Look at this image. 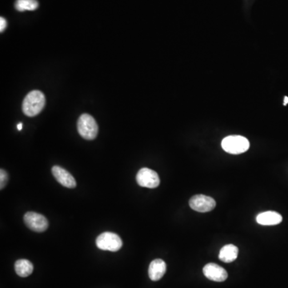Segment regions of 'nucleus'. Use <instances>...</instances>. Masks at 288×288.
Wrapping results in <instances>:
<instances>
[{
    "label": "nucleus",
    "mask_w": 288,
    "mask_h": 288,
    "mask_svg": "<svg viewBox=\"0 0 288 288\" xmlns=\"http://www.w3.org/2000/svg\"><path fill=\"white\" fill-rule=\"evenodd\" d=\"M46 103L44 94L42 91L35 90L27 94L22 102L23 113L29 117H34L42 111Z\"/></svg>",
    "instance_id": "nucleus-1"
},
{
    "label": "nucleus",
    "mask_w": 288,
    "mask_h": 288,
    "mask_svg": "<svg viewBox=\"0 0 288 288\" xmlns=\"http://www.w3.org/2000/svg\"><path fill=\"white\" fill-rule=\"evenodd\" d=\"M224 151L232 155L244 153L250 147V143L247 138L241 135H229L222 141Z\"/></svg>",
    "instance_id": "nucleus-2"
},
{
    "label": "nucleus",
    "mask_w": 288,
    "mask_h": 288,
    "mask_svg": "<svg viewBox=\"0 0 288 288\" xmlns=\"http://www.w3.org/2000/svg\"><path fill=\"white\" fill-rule=\"evenodd\" d=\"M77 128L80 135L86 140H95L99 131L96 120L89 114H82L79 118Z\"/></svg>",
    "instance_id": "nucleus-3"
},
{
    "label": "nucleus",
    "mask_w": 288,
    "mask_h": 288,
    "mask_svg": "<svg viewBox=\"0 0 288 288\" xmlns=\"http://www.w3.org/2000/svg\"><path fill=\"white\" fill-rule=\"evenodd\" d=\"M98 248L103 250L118 251L123 246L122 240L120 236L113 232H103L96 239Z\"/></svg>",
    "instance_id": "nucleus-4"
},
{
    "label": "nucleus",
    "mask_w": 288,
    "mask_h": 288,
    "mask_svg": "<svg viewBox=\"0 0 288 288\" xmlns=\"http://www.w3.org/2000/svg\"><path fill=\"white\" fill-rule=\"evenodd\" d=\"M23 220L27 227L36 232H43L48 228V220L47 218L39 213L28 211L25 214Z\"/></svg>",
    "instance_id": "nucleus-5"
},
{
    "label": "nucleus",
    "mask_w": 288,
    "mask_h": 288,
    "mask_svg": "<svg viewBox=\"0 0 288 288\" xmlns=\"http://www.w3.org/2000/svg\"><path fill=\"white\" fill-rule=\"evenodd\" d=\"M136 181L140 186L147 188H156L160 184L157 173L146 167L140 169L136 175Z\"/></svg>",
    "instance_id": "nucleus-6"
},
{
    "label": "nucleus",
    "mask_w": 288,
    "mask_h": 288,
    "mask_svg": "<svg viewBox=\"0 0 288 288\" xmlns=\"http://www.w3.org/2000/svg\"><path fill=\"white\" fill-rule=\"evenodd\" d=\"M189 205L194 211L205 213L212 211L216 206V202L213 198L206 195H197L191 198Z\"/></svg>",
    "instance_id": "nucleus-7"
},
{
    "label": "nucleus",
    "mask_w": 288,
    "mask_h": 288,
    "mask_svg": "<svg viewBox=\"0 0 288 288\" xmlns=\"http://www.w3.org/2000/svg\"><path fill=\"white\" fill-rule=\"evenodd\" d=\"M51 172L54 177L61 185L67 188H75L76 182L75 178L71 175V173L60 166H54L51 169Z\"/></svg>",
    "instance_id": "nucleus-8"
},
{
    "label": "nucleus",
    "mask_w": 288,
    "mask_h": 288,
    "mask_svg": "<svg viewBox=\"0 0 288 288\" xmlns=\"http://www.w3.org/2000/svg\"><path fill=\"white\" fill-rule=\"evenodd\" d=\"M203 270H204V275L212 281L224 282L228 277L227 272L225 269L219 266L218 264H213V263L206 264Z\"/></svg>",
    "instance_id": "nucleus-9"
},
{
    "label": "nucleus",
    "mask_w": 288,
    "mask_h": 288,
    "mask_svg": "<svg viewBox=\"0 0 288 288\" xmlns=\"http://www.w3.org/2000/svg\"><path fill=\"white\" fill-rule=\"evenodd\" d=\"M283 221L282 215L276 211H265L260 213L256 217V222L264 226H273L277 225Z\"/></svg>",
    "instance_id": "nucleus-10"
},
{
    "label": "nucleus",
    "mask_w": 288,
    "mask_h": 288,
    "mask_svg": "<svg viewBox=\"0 0 288 288\" xmlns=\"http://www.w3.org/2000/svg\"><path fill=\"white\" fill-rule=\"evenodd\" d=\"M166 264L164 260L160 259H155L149 266V277L152 281H158L162 279L166 272Z\"/></svg>",
    "instance_id": "nucleus-11"
},
{
    "label": "nucleus",
    "mask_w": 288,
    "mask_h": 288,
    "mask_svg": "<svg viewBox=\"0 0 288 288\" xmlns=\"http://www.w3.org/2000/svg\"><path fill=\"white\" fill-rule=\"evenodd\" d=\"M238 254H239V248L237 247L233 244H227L222 247L219 258L224 263H231L237 259Z\"/></svg>",
    "instance_id": "nucleus-12"
},
{
    "label": "nucleus",
    "mask_w": 288,
    "mask_h": 288,
    "mask_svg": "<svg viewBox=\"0 0 288 288\" xmlns=\"http://www.w3.org/2000/svg\"><path fill=\"white\" fill-rule=\"evenodd\" d=\"M15 270L20 277H27L33 272V264L27 259H19L15 264Z\"/></svg>",
    "instance_id": "nucleus-13"
},
{
    "label": "nucleus",
    "mask_w": 288,
    "mask_h": 288,
    "mask_svg": "<svg viewBox=\"0 0 288 288\" xmlns=\"http://www.w3.org/2000/svg\"><path fill=\"white\" fill-rule=\"evenodd\" d=\"M39 7L37 0H16V9L19 11H35Z\"/></svg>",
    "instance_id": "nucleus-14"
},
{
    "label": "nucleus",
    "mask_w": 288,
    "mask_h": 288,
    "mask_svg": "<svg viewBox=\"0 0 288 288\" xmlns=\"http://www.w3.org/2000/svg\"><path fill=\"white\" fill-rule=\"evenodd\" d=\"M7 182H8V175H7V171L3 169H1V171H0V189L1 190L4 188Z\"/></svg>",
    "instance_id": "nucleus-15"
},
{
    "label": "nucleus",
    "mask_w": 288,
    "mask_h": 288,
    "mask_svg": "<svg viewBox=\"0 0 288 288\" xmlns=\"http://www.w3.org/2000/svg\"><path fill=\"white\" fill-rule=\"evenodd\" d=\"M7 21L5 20L4 18H2L1 17L0 18V31L2 32V31H4L5 28L7 27Z\"/></svg>",
    "instance_id": "nucleus-16"
},
{
    "label": "nucleus",
    "mask_w": 288,
    "mask_h": 288,
    "mask_svg": "<svg viewBox=\"0 0 288 288\" xmlns=\"http://www.w3.org/2000/svg\"><path fill=\"white\" fill-rule=\"evenodd\" d=\"M17 129H18V131H21L22 129V123H20L18 125H17Z\"/></svg>",
    "instance_id": "nucleus-17"
},
{
    "label": "nucleus",
    "mask_w": 288,
    "mask_h": 288,
    "mask_svg": "<svg viewBox=\"0 0 288 288\" xmlns=\"http://www.w3.org/2000/svg\"><path fill=\"white\" fill-rule=\"evenodd\" d=\"M288 96H285V97H284V106H286V105L288 104Z\"/></svg>",
    "instance_id": "nucleus-18"
}]
</instances>
